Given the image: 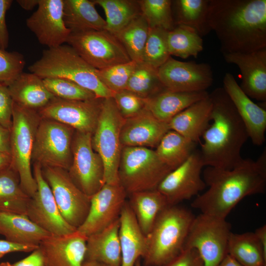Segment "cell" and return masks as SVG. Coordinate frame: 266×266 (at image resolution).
<instances>
[{
	"label": "cell",
	"mask_w": 266,
	"mask_h": 266,
	"mask_svg": "<svg viewBox=\"0 0 266 266\" xmlns=\"http://www.w3.org/2000/svg\"><path fill=\"white\" fill-rule=\"evenodd\" d=\"M203 179L208 189L191 203L201 213L226 218L244 198L266 189V149L256 160L243 159L234 167L223 170L206 166Z\"/></svg>",
	"instance_id": "6da1fadb"
},
{
	"label": "cell",
	"mask_w": 266,
	"mask_h": 266,
	"mask_svg": "<svg viewBox=\"0 0 266 266\" xmlns=\"http://www.w3.org/2000/svg\"><path fill=\"white\" fill-rule=\"evenodd\" d=\"M208 22L222 54L266 48V0H209Z\"/></svg>",
	"instance_id": "7a4b0ae2"
},
{
	"label": "cell",
	"mask_w": 266,
	"mask_h": 266,
	"mask_svg": "<svg viewBox=\"0 0 266 266\" xmlns=\"http://www.w3.org/2000/svg\"><path fill=\"white\" fill-rule=\"evenodd\" d=\"M211 121L199 149L205 166L229 170L243 159L241 150L249 138L246 127L223 87L209 93Z\"/></svg>",
	"instance_id": "3957f363"
},
{
	"label": "cell",
	"mask_w": 266,
	"mask_h": 266,
	"mask_svg": "<svg viewBox=\"0 0 266 266\" xmlns=\"http://www.w3.org/2000/svg\"><path fill=\"white\" fill-rule=\"evenodd\" d=\"M195 216L177 205H168L158 215L146 235L144 266H162L179 255Z\"/></svg>",
	"instance_id": "277c9868"
},
{
	"label": "cell",
	"mask_w": 266,
	"mask_h": 266,
	"mask_svg": "<svg viewBox=\"0 0 266 266\" xmlns=\"http://www.w3.org/2000/svg\"><path fill=\"white\" fill-rule=\"evenodd\" d=\"M28 69L42 79L60 77L71 80L93 92L98 98L113 97L114 94L100 81L97 69L68 44L44 50L41 57Z\"/></svg>",
	"instance_id": "5b68a950"
},
{
	"label": "cell",
	"mask_w": 266,
	"mask_h": 266,
	"mask_svg": "<svg viewBox=\"0 0 266 266\" xmlns=\"http://www.w3.org/2000/svg\"><path fill=\"white\" fill-rule=\"evenodd\" d=\"M40 119L37 110L13 102L10 129L11 165L18 174L22 189L31 198L37 190L31 162L36 131Z\"/></svg>",
	"instance_id": "8992f818"
},
{
	"label": "cell",
	"mask_w": 266,
	"mask_h": 266,
	"mask_svg": "<svg viewBox=\"0 0 266 266\" xmlns=\"http://www.w3.org/2000/svg\"><path fill=\"white\" fill-rule=\"evenodd\" d=\"M155 150L142 147H123L118 168L120 184L129 195L157 190L171 171Z\"/></svg>",
	"instance_id": "52a82bcc"
},
{
	"label": "cell",
	"mask_w": 266,
	"mask_h": 266,
	"mask_svg": "<svg viewBox=\"0 0 266 266\" xmlns=\"http://www.w3.org/2000/svg\"><path fill=\"white\" fill-rule=\"evenodd\" d=\"M125 119L113 97L103 100L97 126L92 134V143L103 161L107 184H120L118 168L123 147L121 132Z\"/></svg>",
	"instance_id": "ba28073f"
},
{
	"label": "cell",
	"mask_w": 266,
	"mask_h": 266,
	"mask_svg": "<svg viewBox=\"0 0 266 266\" xmlns=\"http://www.w3.org/2000/svg\"><path fill=\"white\" fill-rule=\"evenodd\" d=\"M231 229L226 218L200 213L194 218L184 249H195L204 266H217L228 254Z\"/></svg>",
	"instance_id": "9c48e42d"
},
{
	"label": "cell",
	"mask_w": 266,
	"mask_h": 266,
	"mask_svg": "<svg viewBox=\"0 0 266 266\" xmlns=\"http://www.w3.org/2000/svg\"><path fill=\"white\" fill-rule=\"evenodd\" d=\"M75 130L57 121L41 118L38 125L32 160L42 167L68 170L72 161V142Z\"/></svg>",
	"instance_id": "30bf717a"
},
{
	"label": "cell",
	"mask_w": 266,
	"mask_h": 266,
	"mask_svg": "<svg viewBox=\"0 0 266 266\" xmlns=\"http://www.w3.org/2000/svg\"><path fill=\"white\" fill-rule=\"evenodd\" d=\"M66 43L97 69L132 61L117 38L105 30L70 33Z\"/></svg>",
	"instance_id": "8fae6325"
},
{
	"label": "cell",
	"mask_w": 266,
	"mask_h": 266,
	"mask_svg": "<svg viewBox=\"0 0 266 266\" xmlns=\"http://www.w3.org/2000/svg\"><path fill=\"white\" fill-rule=\"evenodd\" d=\"M92 133L75 131L72 142V161L67 171L72 180L91 198L105 184L104 167L94 150Z\"/></svg>",
	"instance_id": "7c38bea8"
},
{
	"label": "cell",
	"mask_w": 266,
	"mask_h": 266,
	"mask_svg": "<svg viewBox=\"0 0 266 266\" xmlns=\"http://www.w3.org/2000/svg\"><path fill=\"white\" fill-rule=\"evenodd\" d=\"M42 173L51 190L63 218L77 229L87 216L90 198L75 185L67 170L47 166L42 167Z\"/></svg>",
	"instance_id": "4fadbf2b"
},
{
	"label": "cell",
	"mask_w": 266,
	"mask_h": 266,
	"mask_svg": "<svg viewBox=\"0 0 266 266\" xmlns=\"http://www.w3.org/2000/svg\"><path fill=\"white\" fill-rule=\"evenodd\" d=\"M204 166L200 151L196 149L183 163L166 176L157 190L165 197L168 205L190 200L207 187L201 177Z\"/></svg>",
	"instance_id": "5bb4252c"
},
{
	"label": "cell",
	"mask_w": 266,
	"mask_h": 266,
	"mask_svg": "<svg viewBox=\"0 0 266 266\" xmlns=\"http://www.w3.org/2000/svg\"><path fill=\"white\" fill-rule=\"evenodd\" d=\"M103 99L66 100L55 97L37 112L42 118L57 121L76 131L93 134Z\"/></svg>",
	"instance_id": "9a60e30c"
},
{
	"label": "cell",
	"mask_w": 266,
	"mask_h": 266,
	"mask_svg": "<svg viewBox=\"0 0 266 266\" xmlns=\"http://www.w3.org/2000/svg\"><path fill=\"white\" fill-rule=\"evenodd\" d=\"M33 175L37 190L31 198L26 215L33 223L52 235H62L73 233L76 229L63 218L51 190L45 180L42 166L34 163Z\"/></svg>",
	"instance_id": "2e32d148"
},
{
	"label": "cell",
	"mask_w": 266,
	"mask_h": 266,
	"mask_svg": "<svg viewBox=\"0 0 266 266\" xmlns=\"http://www.w3.org/2000/svg\"><path fill=\"white\" fill-rule=\"evenodd\" d=\"M164 88L174 92L207 91L213 83V74L207 63L182 62L170 57L158 68Z\"/></svg>",
	"instance_id": "e0dca14e"
},
{
	"label": "cell",
	"mask_w": 266,
	"mask_h": 266,
	"mask_svg": "<svg viewBox=\"0 0 266 266\" xmlns=\"http://www.w3.org/2000/svg\"><path fill=\"white\" fill-rule=\"evenodd\" d=\"M127 195L120 184L105 183L90 198L87 216L77 230L88 237L109 226L119 218Z\"/></svg>",
	"instance_id": "ac0fdd59"
},
{
	"label": "cell",
	"mask_w": 266,
	"mask_h": 266,
	"mask_svg": "<svg viewBox=\"0 0 266 266\" xmlns=\"http://www.w3.org/2000/svg\"><path fill=\"white\" fill-rule=\"evenodd\" d=\"M26 23L38 42L48 48L64 44L70 33L63 20V0H39Z\"/></svg>",
	"instance_id": "d6986e66"
},
{
	"label": "cell",
	"mask_w": 266,
	"mask_h": 266,
	"mask_svg": "<svg viewBox=\"0 0 266 266\" xmlns=\"http://www.w3.org/2000/svg\"><path fill=\"white\" fill-rule=\"evenodd\" d=\"M228 64L238 66L241 75L239 85L250 99L266 101V48L249 53L222 54Z\"/></svg>",
	"instance_id": "ffe728a7"
},
{
	"label": "cell",
	"mask_w": 266,
	"mask_h": 266,
	"mask_svg": "<svg viewBox=\"0 0 266 266\" xmlns=\"http://www.w3.org/2000/svg\"><path fill=\"white\" fill-rule=\"evenodd\" d=\"M223 88L233 103L253 144L261 146L265 141L266 110L252 100L241 90L230 72L223 77Z\"/></svg>",
	"instance_id": "44dd1931"
},
{
	"label": "cell",
	"mask_w": 266,
	"mask_h": 266,
	"mask_svg": "<svg viewBox=\"0 0 266 266\" xmlns=\"http://www.w3.org/2000/svg\"><path fill=\"white\" fill-rule=\"evenodd\" d=\"M88 237L77 230L62 235H51L39 243L45 266H83Z\"/></svg>",
	"instance_id": "7402d4cb"
},
{
	"label": "cell",
	"mask_w": 266,
	"mask_h": 266,
	"mask_svg": "<svg viewBox=\"0 0 266 266\" xmlns=\"http://www.w3.org/2000/svg\"><path fill=\"white\" fill-rule=\"evenodd\" d=\"M170 130L168 123L155 118L147 109L125 119L121 132L122 147L156 148Z\"/></svg>",
	"instance_id": "603a6c76"
},
{
	"label": "cell",
	"mask_w": 266,
	"mask_h": 266,
	"mask_svg": "<svg viewBox=\"0 0 266 266\" xmlns=\"http://www.w3.org/2000/svg\"><path fill=\"white\" fill-rule=\"evenodd\" d=\"M119 221L121 266H134L137 260L146 254V236L140 229L127 201L122 208Z\"/></svg>",
	"instance_id": "cb8c5ba5"
},
{
	"label": "cell",
	"mask_w": 266,
	"mask_h": 266,
	"mask_svg": "<svg viewBox=\"0 0 266 266\" xmlns=\"http://www.w3.org/2000/svg\"><path fill=\"white\" fill-rule=\"evenodd\" d=\"M212 109L208 94L173 117L168 122L169 129L198 143L211 123Z\"/></svg>",
	"instance_id": "d4e9b609"
},
{
	"label": "cell",
	"mask_w": 266,
	"mask_h": 266,
	"mask_svg": "<svg viewBox=\"0 0 266 266\" xmlns=\"http://www.w3.org/2000/svg\"><path fill=\"white\" fill-rule=\"evenodd\" d=\"M119 226V218L104 229L88 236L85 260L107 266H121Z\"/></svg>",
	"instance_id": "484cf974"
},
{
	"label": "cell",
	"mask_w": 266,
	"mask_h": 266,
	"mask_svg": "<svg viewBox=\"0 0 266 266\" xmlns=\"http://www.w3.org/2000/svg\"><path fill=\"white\" fill-rule=\"evenodd\" d=\"M7 86L14 103L36 110L45 106L55 97L47 89L43 79L32 72H22Z\"/></svg>",
	"instance_id": "4316f807"
},
{
	"label": "cell",
	"mask_w": 266,
	"mask_h": 266,
	"mask_svg": "<svg viewBox=\"0 0 266 266\" xmlns=\"http://www.w3.org/2000/svg\"><path fill=\"white\" fill-rule=\"evenodd\" d=\"M208 94L207 91L182 92L165 89L147 99L146 109L159 120L168 123L176 115Z\"/></svg>",
	"instance_id": "83f0119b"
},
{
	"label": "cell",
	"mask_w": 266,
	"mask_h": 266,
	"mask_svg": "<svg viewBox=\"0 0 266 266\" xmlns=\"http://www.w3.org/2000/svg\"><path fill=\"white\" fill-rule=\"evenodd\" d=\"M93 0H63V20L70 33L105 30L106 22Z\"/></svg>",
	"instance_id": "f1b7e54d"
},
{
	"label": "cell",
	"mask_w": 266,
	"mask_h": 266,
	"mask_svg": "<svg viewBox=\"0 0 266 266\" xmlns=\"http://www.w3.org/2000/svg\"><path fill=\"white\" fill-rule=\"evenodd\" d=\"M0 234L14 242L37 246L43 239L52 235L26 215L3 212H0Z\"/></svg>",
	"instance_id": "f546056e"
},
{
	"label": "cell",
	"mask_w": 266,
	"mask_h": 266,
	"mask_svg": "<svg viewBox=\"0 0 266 266\" xmlns=\"http://www.w3.org/2000/svg\"><path fill=\"white\" fill-rule=\"evenodd\" d=\"M128 203L146 236L150 232L159 213L168 205L165 197L157 190L132 193Z\"/></svg>",
	"instance_id": "4dcf8cb0"
},
{
	"label": "cell",
	"mask_w": 266,
	"mask_h": 266,
	"mask_svg": "<svg viewBox=\"0 0 266 266\" xmlns=\"http://www.w3.org/2000/svg\"><path fill=\"white\" fill-rule=\"evenodd\" d=\"M30 200L11 165L0 170V212L26 215Z\"/></svg>",
	"instance_id": "1f68e13d"
},
{
	"label": "cell",
	"mask_w": 266,
	"mask_h": 266,
	"mask_svg": "<svg viewBox=\"0 0 266 266\" xmlns=\"http://www.w3.org/2000/svg\"><path fill=\"white\" fill-rule=\"evenodd\" d=\"M209 0H172L171 10L175 25H183L195 30L202 37L211 29L208 22Z\"/></svg>",
	"instance_id": "d6a6232c"
},
{
	"label": "cell",
	"mask_w": 266,
	"mask_h": 266,
	"mask_svg": "<svg viewBox=\"0 0 266 266\" xmlns=\"http://www.w3.org/2000/svg\"><path fill=\"white\" fill-rule=\"evenodd\" d=\"M227 251L243 266H266V254L254 232H231Z\"/></svg>",
	"instance_id": "836d02e7"
},
{
	"label": "cell",
	"mask_w": 266,
	"mask_h": 266,
	"mask_svg": "<svg viewBox=\"0 0 266 266\" xmlns=\"http://www.w3.org/2000/svg\"><path fill=\"white\" fill-rule=\"evenodd\" d=\"M197 144L170 130L163 137L155 151L162 162L174 169L190 157L197 149Z\"/></svg>",
	"instance_id": "e575fe53"
},
{
	"label": "cell",
	"mask_w": 266,
	"mask_h": 266,
	"mask_svg": "<svg viewBox=\"0 0 266 266\" xmlns=\"http://www.w3.org/2000/svg\"><path fill=\"white\" fill-rule=\"evenodd\" d=\"M93 1L105 12V30L114 35L141 14L138 0H93Z\"/></svg>",
	"instance_id": "d590c367"
},
{
	"label": "cell",
	"mask_w": 266,
	"mask_h": 266,
	"mask_svg": "<svg viewBox=\"0 0 266 266\" xmlns=\"http://www.w3.org/2000/svg\"><path fill=\"white\" fill-rule=\"evenodd\" d=\"M167 46L170 56L183 59L190 57L197 58L203 50L202 37L193 29L177 25L167 33Z\"/></svg>",
	"instance_id": "8d00e7d4"
},
{
	"label": "cell",
	"mask_w": 266,
	"mask_h": 266,
	"mask_svg": "<svg viewBox=\"0 0 266 266\" xmlns=\"http://www.w3.org/2000/svg\"><path fill=\"white\" fill-rule=\"evenodd\" d=\"M149 27L141 14L135 17L115 36L122 44L132 61L143 62Z\"/></svg>",
	"instance_id": "74e56055"
},
{
	"label": "cell",
	"mask_w": 266,
	"mask_h": 266,
	"mask_svg": "<svg viewBox=\"0 0 266 266\" xmlns=\"http://www.w3.org/2000/svg\"><path fill=\"white\" fill-rule=\"evenodd\" d=\"M166 89L156 68L143 62L137 63L125 90L149 99Z\"/></svg>",
	"instance_id": "f35d334b"
},
{
	"label": "cell",
	"mask_w": 266,
	"mask_h": 266,
	"mask_svg": "<svg viewBox=\"0 0 266 266\" xmlns=\"http://www.w3.org/2000/svg\"><path fill=\"white\" fill-rule=\"evenodd\" d=\"M141 14L149 28H159L170 31L175 26L171 10V0H138Z\"/></svg>",
	"instance_id": "ab89813d"
},
{
	"label": "cell",
	"mask_w": 266,
	"mask_h": 266,
	"mask_svg": "<svg viewBox=\"0 0 266 266\" xmlns=\"http://www.w3.org/2000/svg\"><path fill=\"white\" fill-rule=\"evenodd\" d=\"M168 32L162 28H149L143 52V62L158 68L171 57L167 46Z\"/></svg>",
	"instance_id": "60d3db41"
},
{
	"label": "cell",
	"mask_w": 266,
	"mask_h": 266,
	"mask_svg": "<svg viewBox=\"0 0 266 266\" xmlns=\"http://www.w3.org/2000/svg\"><path fill=\"white\" fill-rule=\"evenodd\" d=\"M42 79L48 91L56 98L66 100H81L98 98L93 92L71 80L60 77H48Z\"/></svg>",
	"instance_id": "b9f144b4"
},
{
	"label": "cell",
	"mask_w": 266,
	"mask_h": 266,
	"mask_svg": "<svg viewBox=\"0 0 266 266\" xmlns=\"http://www.w3.org/2000/svg\"><path fill=\"white\" fill-rule=\"evenodd\" d=\"M137 63L129 62L97 69L101 83L114 93L125 90Z\"/></svg>",
	"instance_id": "7bdbcfd3"
},
{
	"label": "cell",
	"mask_w": 266,
	"mask_h": 266,
	"mask_svg": "<svg viewBox=\"0 0 266 266\" xmlns=\"http://www.w3.org/2000/svg\"><path fill=\"white\" fill-rule=\"evenodd\" d=\"M25 64L21 53L0 48V83L8 85L23 72Z\"/></svg>",
	"instance_id": "ee69618b"
},
{
	"label": "cell",
	"mask_w": 266,
	"mask_h": 266,
	"mask_svg": "<svg viewBox=\"0 0 266 266\" xmlns=\"http://www.w3.org/2000/svg\"><path fill=\"white\" fill-rule=\"evenodd\" d=\"M113 98L125 119L135 116L146 108L147 99L127 90L115 93Z\"/></svg>",
	"instance_id": "f6af8a7d"
},
{
	"label": "cell",
	"mask_w": 266,
	"mask_h": 266,
	"mask_svg": "<svg viewBox=\"0 0 266 266\" xmlns=\"http://www.w3.org/2000/svg\"><path fill=\"white\" fill-rule=\"evenodd\" d=\"M13 106L8 86L0 83V125L9 130L12 126Z\"/></svg>",
	"instance_id": "bcb514c9"
},
{
	"label": "cell",
	"mask_w": 266,
	"mask_h": 266,
	"mask_svg": "<svg viewBox=\"0 0 266 266\" xmlns=\"http://www.w3.org/2000/svg\"><path fill=\"white\" fill-rule=\"evenodd\" d=\"M162 266H204L198 251L194 248L185 249L173 259Z\"/></svg>",
	"instance_id": "7dc6e473"
},
{
	"label": "cell",
	"mask_w": 266,
	"mask_h": 266,
	"mask_svg": "<svg viewBox=\"0 0 266 266\" xmlns=\"http://www.w3.org/2000/svg\"><path fill=\"white\" fill-rule=\"evenodd\" d=\"M13 0H0V48L6 50L9 44V33L6 23V14Z\"/></svg>",
	"instance_id": "c3c4849f"
},
{
	"label": "cell",
	"mask_w": 266,
	"mask_h": 266,
	"mask_svg": "<svg viewBox=\"0 0 266 266\" xmlns=\"http://www.w3.org/2000/svg\"><path fill=\"white\" fill-rule=\"evenodd\" d=\"M38 247L37 245L23 244L7 239H0V259L5 255L10 253L32 252Z\"/></svg>",
	"instance_id": "681fc988"
},
{
	"label": "cell",
	"mask_w": 266,
	"mask_h": 266,
	"mask_svg": "<svg viewBox=\"0 0 266 266\" xmlns=\"http://www.w3.org/2000/svg\"><path fill=\"white\" fill-rule=\"evenodd\" d=\"M12 266H45L43 257L39 247L27 257L12 264Z\"/></svg>",
	"instance_id": "f907efd6"
},
{
	"label": "cell",
	"mask_w": 266,
	"mask_h": 266,
	"mask_svg": "<svg viewBox=\"0 0 266 266\" xmlns=\"http://www.w3.org/2000/svg\"><path fill=\"white\" fill-rule=\"evenodd\" d=\"M0 152L11 155L10 130L0 125Z\"/></svg>",
	"instance_id": "816d5d0a"
},
{
	"label": "cell",
	"mask_w": 266,
	"mask_h": 266,
	"mask_svg": "<svg viewBox=\"0 0 266 266\" xmlns=\"http://www.w3.org/2000/svg\"><path fill=\"white\" fill-rule=\"evenodd\" d=\"M262 245L264 253L266 254V225L257 228L254 232Z\"/></svg>",
	"instance_id": "f5cc1de1"
},
{
	"label": "cell",
	"mask_w": 266,
	"mask_h": 266,
	"mask_svg": "<svg viewBox=\"0 0 266 266\" xmlns=\"http://www.w3.org/2000/svg\"><path fill=\"white\" fill-rule=\"evenodd\" d=\"M39 0H18L17 2L24 9L32 10L38 5Z\"/></svg>",
	"instance_id": "db71d44e"
},
{
	"label": "cell",
	"mask_w": 266,
	"mask_h": 266,
	"mask_svg": "<svg viewBox=\"0 0 266 266\" xmlns=\"http://www.w3.org/2000/svg\"><path fill=\"white\" fill-rule=\"evenodd\" d=\"M217 266H243L233 257L227 254Z\"/></svg>",
	"instance_id": "11a10c76"
},
{
	"label": "cell",
	"mask_w": 266,
	"mask_h": 266,
	"mask_svg": "<svg viewBox=\"0 0 266 266\" xmlns=\"http://www.w3.org/2000/svg\"><path fill=\"white\" fill-rule=\"evenodd\" d=\"M12 158L9 154L0 152V170L11 165Z\"/></svg>",
	"instance_id": "9f6ffc18"
},
{
	"label": "cell",
	"mask_w": 266,
	"mask_h": 266,
	"mask_svg": "<svg viewBox=\"0 0 266 266\" xmlns=\"http://www.w3.org/2000/svg\"><path fill=\"white\" fill-rule=\"evenodd\" d=\"M83 266H107L98 262L85 260L83 263Z\"/></svg>",
	"instance_id": "6f0895ef"
},
{
	"label": "cell",
	"mask_w": 266,
	"mask_h": 266,
	"mask_svg": "<svg viewBox=\"0 0 266 266\" xmlns=\"http://www.w3.org/2000/svg\"><path fill=\"white\" fill-rule=\"evenodd\" d=\"M0 266H12V264L8 262H5L1 263Z\"/></svg>",
	"instance_id": "680465c9"
},
{
	"label": "cell",
	"mask_w": 266,
	"mask_h": 266,
	"mask_svg": "<svg viewBox=\"0 0 266 266\" xmlns=\"http://www.w3.org/2000/svg\"><path fill=\"white\" fill-rule=\"evenodd\" d=\"M134 266H142L141 265V262L140 261V259H138L137 261L136 262Z\"/></svg>",
	"instance_id": "91938a15"
},
{
	"label": "cell",
	"mask_w": 266,
	"mask_h": 266,
	"mask_svg": "<svg viewBox=\"0 0 266 266\" xmlns=\"http://www.w3.org/2000/svg\"></svg>",
	"instance_id": "94428289"
}]
</instances>
